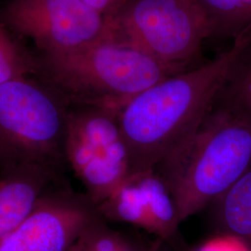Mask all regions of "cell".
Wrapping results in <instances>:
<instances>
[{
  "mask_svg": "<svg viewBox=\"0 0 251 251\" xmlns=\"http://www.w3.org/2000/svg\"><path fill=\"white\" fill-rule=\"evenodd\" d=\"M251 46L250 26L212 61L156 83L119 112L130 175L156 168L195 131Z\"/></svg>",
  "mask_w": 251,
  "mask_h": 251,
  "instance_id": "1",
  "label": "cell"
},
{
  "mask_svg": "<svg viewBox=\"0 0 251 251\" xmlns=\"http://www.w3.org/2000/svg\"><path fill=\"white\" fill-rule=\"evenodd\" d=\"M214 105L154 168L171 190L181 223L210 206L251 167V117L230 104Z\"/></svg>",
  "mask_w": 251,
  "mask_h": 251,
  "instance_id": "2",
  "label": "cell"
},
{
  "mask_svg": "<svg viewBox=\"0 0 251 251\" xmlns=\"http://www.w3.org/2000/svg\"><path fill=\"white\" fill-rule=\"evenodd\" d=\"M36 78L68 107L119 113L138 94L177 75L133 48L102 36L87 45L41 53Z\"/></svg>",
  "mask_w": 251,
  "mask_h": 251,
  "instance_id": "3",
  "label": "cell"
},
{
  "mask_svg": "<svg viewBox=\"0 0 251 251\" xmlns=\"http://www.w3.org/2000/svg\"><path fill=\"white\" fill-rule=\"evenodd\" d=\"M103 35L179 74L214 32L196 0H129L106 22Z\"/></svg>",
  "mask_w": 251,
  "mask_h": 251,
  "instance_id": "4",
  "label": "cell"
},
{
  "mask_svg": "<svg viewBox=\"0 0 251 251\" xmlns=\"http://www.w3.org/2000/svg\"><path fill=\"white\" fill-rule=\"evenodd\" d=\"M68 106L36 77L0 84L1 166L65 159Z\"/></svg>",
  "mask_w": 251,
  "mask_h": 251,
  "instance_id": "5",
  "label": "cell"
},
{
  "mask_svg": "<svg viewBox=\"0 0 251 251\" xmlns=\"http://www.w3.org/2000/svg\"><path fill=\"white\" fill-rule=\"evenodd\" d=\"M1 25L49 53L97 40L106 20L84 0H9L2 9Z\"/></svg>",
  "mask_w": 251,
  "mask_h": 251,
  "instance_id": "6",
  "label": "cell"
},
{
  "mask_svg": "<svg viewBox=\"0 0 251 251\" xmlns=\"http://www.w3.org/2000/svg\"><path fill=\"white\" fill-rule=\"evenodd\" d=\"M100 216L87 196L48 191L32 212L0 238V251H69Z\"/></svg>",
  "mask_w": 251,
  "mask_h": 251,
  "instance_id": "7",
  "label": "cell"
},
{
  "mask_svg": "<svg viewBox=\"0 0 251 251\" xmlns=\"http://www.w3.org/2000/svg\"><path fill=\"white\" fill-rule=\"evenodd\" d=\"M57 168L46 164L17 163L1 166L0 238L29 215L56 178Z\"/></svg>",
  "mask_w": 251,
  "mask_h": 251,
  "instance_id": "8",
  "label": "cell"
},
{
  "mask_svg": "<svg viewBox=\"0 0 251 251\" xmlns=\"http://www.w3.org/2000/svg\"><path fill=\"white\" fill-rule=\"evenodd\" d=\"M209 206L218 232L251 251V167Z\"/></svg>",
  "mask_w": 251,
  "mask_h": 251,
  "instance_id": "9",
  "label": "cell"
},
{
  "mask_svg": "<svg viewBox=\"0 0 251 251\" xmlns=\"http://www.w3.org/2000/svg\"><path fill=\"white\" fill-rule=\"evenodd\" d=\"M135 174L146 198L150 220L149 233L164 242L169 241L181 224L171 190L155 169Z\"/></svg>",
  "mask_w": 251,
  "mask_h": 251,
  "instance_id": "10",
  "label": "cell"
},
{
  "mask_svg": "<svg viewBox=\"0 0 251 251\" xmlns=\"http://www.w3.org/2000/svg\"><path fill=\"white\" fill-rule=\"evenodd\" d=\"M97 209L104 220L150 230L146 198L136 174L129 175Z\"/></svg>",
  "mask_w": 251,
  "mask_h": 251,
  "instance_id": "11",
  "label": "cell"
},
{
  "mask_svg": "<svg viewBox=\"0 0 251 251\" xmlns=\"http://www.w3.org/2000/svg\"><path fill=\"white\" fill-rule=\"evenodd\" d=\"M38 58L27 50L18 36L0 26V84L8 81L36 77Z\"/></svg>",
  "mask_w": 251,
  "mask_h": 251,
  "instance_id": "12",
  "label": "cell"
},
{
  "mask_svg": "<svg viewBox=\"0 0 251 251\" xmlns=\"http://www.w3.org/2000/svg\"><path fill=\"white\" fill-rule=\"evenodd\" d=\"M205 11L214 35L237 36L247 28L241 0H196Z\"/></svg>",
  "mask_w": 251,
  "mask_h": 251,
  "instance_id": "13",
  "label": "cell"
},
{
  "mask_svg": "<svg viewBox=\"0 0 251 251\" xmlns=\"http://www.w3.org/2000/svg\"><path fill=\"white\" fill-rule=\"evenodd\" d=\"M240 66L241 63L229 80L231 83L229 104L251 117V64L244 68Z\"/></svg>",
  "mask_w": 251,
  "mask_h": 251,
  "instance_id": "14",
  "label": "cell"
},
{
  "mask_svg": "<svg viewBox=\"0 0 251 251\" xmlns=\"http://www.w3.org/2000/svg\"><path fill=\"white\" fill-rule=\"evenodd\" d=\"M91 8L100 13L106 22L113 18L129 0H84Z\"/></svg>",
  "mask_w": 251,
  "mask_h": 251,
  "instance_id": "15",
  "label": "cell"
},
{
  "mask_svg": "<svg viewBox=\"0 0 251 251\" xmlns=\"http://www.w3.org/2000/svg\"><path fill=\"white\" fill-rule=\"evenodd\" d=\"M196 251H242L238 249L233 248L229 243L227 242V239H212L210 241L203 244L201 247H199Z\"/></svg>",
  "mask_w": 251,
  "mask_h": 251,
  "instance_id": "16",
  "label": "cell"
},
{
  "mask_svg": "<svg viewBox=\"0 0 251 251\" xmlns=\"http://www.w3.org/2000/svg\"><path fill=\"white\" fill-rule=\"evenodd\" d=\"M247 27L251 26V0H241Z\"/></svg>",
  "mask_w": 251,
  "mask_h": 251,
  "instance_id": "17",
  "label": "cell"
},
{
  "mask_svg": "<svg viewBox=\"0 0 251 251\" xmlns=\"http://www.w3.org/2000/svg\"><path fill=\"white\" fill-rule=\"evenodd\" d=\"M91 251L90 250H89L85 245H83L82 243L77 239V241L75 243L74 245H73L72 248L70 249V251Z\"/></svg>",
  "mask_w": 251,
  "mask_h": 251,
  "instance_id": "18",
  "label": "cell"
},
{
  "mask_svg": "<svg viewBox=\"0 0 251 251\" xmlns=\"http://www.w3.org/2000/svg\"><path fill=\"white\" fill-rule=\"evenodd\" d=\"M162 251V248H161V249H160V251Z\"/></svg>",
  "mask_w": 251,
  "mask_h": 251,
  "instance_id": "19",
  "label": "cell"
}]
</instances>
